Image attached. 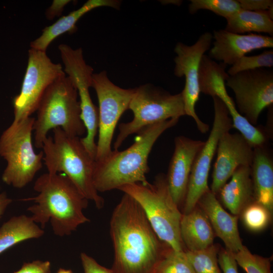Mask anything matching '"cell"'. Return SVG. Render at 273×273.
I'll return each instance as SVG.
<instances>
[{
	"label": "cell",
	"mask_w": 273,
	"mask_h": 273,
	"mask_svg": "<svg viewBox=\"0 0 273 273\" xmlns=\"http://www.w3.org/2000/svg\"><path fill=\"white\" fill-rule=\"evenodd\" d=\"M226 65L217 63L204 55L200 61L198 81L200 93L212 97L226 90L225 82L230 75L225 71Z\"/></svg>",
	"instance_id": "cell-25"
},
{
	"label": "cell",
	"mask_w": 273,
	"mask_h": 273,
	"mask_svg": "<svg viewBox=\"0 0 273 273\" xmlns=\"http://www.w3.org/2000/svg\"><path fill=\"white\" fill-rule=\"evenodd\" d=\"M80 259L84 273H114L99 264L95 259L84 252L80 254Z\"/></svg>",
	"instance_id": "cell-34"
},
{
	"label": "cell",
	"mask_w": 273,
	"mask_h": 273,
	"mask_svg": "<svg viewBox=\"0 0 273 273\" xmlns=\"http://www.w3.org/2000/svg\"><path fill=\"white\" fill-rule=\"evenodd\" d=\"M153 273H195L185 251L170 248L157 264Z\"/></svg>",
	"instance_id": "cell-27"
},
{
	"label": "cell",
	"mask_w": 273,
	"mask_h": 273,
	"mask_svg": "<svg viewBox=\"0 0 273 273\" xmlns=\"http://www.w3.org/2000/svg\"><path fill=\"white\" fill-rule=\"evenodd\" d=\"M173 118L148 126L139 131L133 144L125 150H112L104 160L95 161L93 183L98 192H105L128 184L148 182V160L155 143L167 129L177 124Z\"/></svg>",
	"instance_id": "cell-3"
},
{
	"label": "cell",
	"mask_w": 273,
	"mask_h": 273,
	"mask_svg": "<svg viewBox=\"0 0 273 273\" xmlns=\"http://www.w3.org/2000/svg\"><path fill=\"white\" fill-rule=\"evenodd\" d=\"M216 152L210 189L215 195L238 167L251 166L253 148L240 133L228 131L220 138Z\"/></svg>",
	"instance_id": "cell-15"
},
{
	"label": "cell",
	"mask_w": 273,
	"mask_h": 273,
	"mask_svg": "<svg viewBox=\"0 0 273 273\" xmlns=\"http://www.w3.org/2000/svg\"><path fill=\"white\" fill-rule=\"evenodd\" d=\"M219 250L213 244L202 250L185 252L195 273H221L217 259Z\"/></svg>",
	"instance_id": "cell-26"
},
{
	"label": "cell",
	"mask_w": 273,
	"mask_h": 273,
	"mask_svg": "<svg viewBox=\"0 0 273 273\" xmlns=\"http://www.w3.org/2000/svg\"><path fill=\"white\" fill-rule=\"evenodd\" d=\"M233 255L246 273H271L270 259L252 254L245 246Z\"/></svg>",
	"instance_id": "cell-30"
},
{
	"label": "cell",
	"mask_w": 273,
	"mask_h": 273,
	"mask_svg": "<svg viewBox=\"0 0 273 273\" xmlns=\"http://www.w3.org/2000/svg\"><path fill=\"white\" fill-rule=\"evenodd\" d=\"M197 205L204 212L215 235L223 241L226 249L235 253L243 248L238 228V216L227 212L210 188L199 199Z\"/></svg>",
	"instance_id": "cell-18"
},
{
	"label": "cell",
	"mask_w": 273,
	"mask_h": 273,
	"mask_svg": "<svg viewBox=\"0 0 273 273\" xmlns=\"http://www.w3.org/2000/svg\"><path fill=\"white\" fill-rule=\"evenodd\" d=\"M53 136H48L42 149L44 163L50 173L62 172L88 200L100 209L104 199L93 183L95 159L83 145L80 137L68 134L60 127L53 129Z\"/></svg>",
	"instance_id": "cell-4"
},
{
	"label": "cell",
	"mask_w": 273,
	"mask_h": 273,
	"mask_svg": "<svg viewBox=\"0 0 273 273\" xmlns=\"http://www.w3.org/2000/svg\"><path fill=\"white\" fill-rule=\"evenodd\" d=\"M212 36L214 40L208 56L226 65H232L253 50L273 47L272 36L254 33L237 34L225 29L214 30Z\"/></svg>",
	"instance_id": "cell-17"
},
{
	"label": "cell",
	"mask_w": 273,
	"mask_h": 273,
	"mask_svg": "<svg viewBox=\"0 0 273 273\" xmlns=\"http://www.w3.org/2000/svg\"><path fill=\"white\" fill-rule=\"evenodd\" d=\"M35 118L29 117L12 124L0 137V156L7 161L3 181L17 189L27 186L42 166L43 153L36 154L32 132Z\"/></svg>",
	"instance_id": "cell-7"
},
{
	"label": "cell",
	"mask_w": 273,
	"mask_h": 273,
	"mask_svg": "<svg viewBox=\"0 0 273 273\" xmlns=\"http://www.w3.org/2000/svg\"><path fill=\"white\" fill-rule=\"evenodd\" d=\"M225 85L235 96L237 110L251 124H257L262 111L273 104V71L264 68L230 76Z\"/></svg>",
	"instance_id": "cell-13"
},
{
	"label": "cell",
	"mask_w": 273,
	"mask_h": 273,
	"mask_svg": "<svg viewBox=\"0 0 273 273\" xmlns=\"http://www.w3.org/2000/svg\"><path fill=\"white\" fill-rule=\"evenodd\" d=\"M64 74L62 65L53 63L46 52L30 49L20 92L13 100V121L30 117L36 111L47 89Z\"/></svg>",
	"instance_id": "cell-11"
},
{
	"label": "cell",
	"mask_w": 273,
	"mask_h": 273,
	"mask_svg": "<svg viewBox=\"0 0 273 273\" xmlns=\"http://www.w3.org/2000/svg\"><path fill=\"white\" fill-rule=\"evenodd\" d=\"M70 2L69 0H54L51 6L47 10L46 17L53 20L55 17L59 16L64 10L65 6Z\"/></svg>",
	"instance_id": "cell-36"
},
{
	"label": "cell",
	"mask_w": 273,
	"mask_h": 273,
	"mask_svg": "<svg viewBox=\"0 0 273 273\" xmlns=\"http://www.w3.org/2000/svg\"><path fill=\"white\" fill-rule=\"evenodd\" d=\"M271 214L266 207L254 201L248 205L240 215L248 229L253 232H259L268 225Z\"/></svg>",
	"instance_id": "cell-29"
},
{
	"label": "cell",
	"mask_w": 273,
	"mask_h": 273,
	"mask_svg": "<svg viewBox=\"0 0 273 273\" xmlns=\"http://www.w3.org/2000/svg\"><path fill=\"white\" fill-rule=\"evenodd\" d=\"M180 234L186 251H200L213 244V229L206 215L197 205L190 212L182 214Z\"/></svg>",
	"instance_id": "cell-22"
},
{
	"label": "cell",
	"mask_w": 273,
	"mask_h": 273,
	"mask_svg": "<svg viewBox=\"0 0 273 273\" xmlns=\"http://www.w3.org/2000/svg\"><path fill=\"white\" fill-rule=\"evenodd\" d=\"M204 143L183 135L174 139V150L166 176L170 193L178 207L184 204L194 160Z\"/></svg>",
	"instance_id": "cell-16"
},
{
	"label": "cell",
	"mask_w": 273,
	"mask_h": 273,
	"mask_svg": "<svg viewBox=\"0 0 273 273\" xmlns=\"http://www.w3.org/2000/svg\"><path fill=\"white\" fill-rule=\"evenodd\" d=\"M118 190L138 202L162 241L174 250L186 251L180 234L182 214L171 196L165 175L158 174L153 183L128 184Z\"/></svg>",
	"instance_id": "cell-6"
},
{
	"label": "cell",
	"mask_w": 273,
	"mask_h": 273,
	"mask_svg": "<svg viewBox=\"0 0 273 273\" xmlns=\"http://www.w3.org/2000/svg\"><path fill=\"white\" fill-rule=\"evenodd\" d=\"M128 109L132 112L133 118L119 125L114 150H118L128 136L148 126L186 115L181 92L172 95L150 83L135 88Z\"/></svg>",
	"instance_id": "cell-8"
},
{
	"label": "cell",
	"mask_w": 273,
	"mask_h": 273,
	"mask_svg": "<svg viewBox=\"0 0 273 273\" xmlns=\"http://www.w3.org/2000/svg\"><path fill=\"white\" fill-rule=\"evenodd\" d=\"M214 120L209 136L194 160L184 202V213L192 211L201 197L208 190V178L211 162L219 140L233 128L227 107L217 97H213Z\"/></svg>",
	"instance_id": "cell-12"
},
{
	"label": "cell",
	"mask_w": 273,
	"mask_h": 273,
	"mask_svg": "<svg viewBox=\"0 0 273 273\" xmlns=\"http://www.w3.org/2000/svg\"><path fill=\"white\" fill-rule=\"evenodd\" d=\"M231 177L217 194H219L224 207L233 215L239 216L248 205L254 201L251 166L238 167Z\"/></svg>",
	"instance_id": "cell-20"
},
{
	"label": "cell",
	"mask_w": 273,
	"mask_h": 273,
	"mask_svg": "<svg viewBox=\"0 0 273 273\" xmlns=\"http://www.w3.org/2000/svg\"><path fill=\"white\" fill-rule=\"evenodd\" d=\"M189 12L194 14L200 10H206L228 19L241 9L236 0H191Z\"/></svg>",
	"instance_id": "cell-28"
},
{
	"label": "cell",
	"mask_w": 273,
	"mask_h": 273,
	"mask_svg": "<svg viewBox=\"0 0 273 273\" xmlns=\"http://www.w3.org/2000/svg\"><path fill=\"white\" fill-rule=\"evenodd\" d=\"M212 39V34L206 32L202 34L193 44L188 46L179 42L174 50L176 54L174 59V75L178 77H185V86L181 92L185 115L193 118L198 129L203 133L208 131L209 126L199 118L195 110L200 94L199 68L202 56L211 48Z\"/></svg>",
	"instance_id": "cell-14"
},
{
	"label": "cell",
	"mask_w": 273,
	"mask_h": 273,
	"mask_svg": "<svg viewBox=\"0 0 273 273\" xmlns=\"http://www.w3.org/2000/svg\"><path fill=\"white\" fill-rule=\"evenodd\" d=\"M241 9L258 11H266L273 8L272 0H238Z\"/></svg>",
	"instance_id": "cell-35"
},
{
	"label": "cell",
	"mask_w": 273,
	"mask_h": 273,
	"mask_svg": "<svg viewBox=\"0 0 273 273\" xmlns=\"http://www.w3.org/2000/svg\"><path fill=\"white\" fill-rule=\"evenodd\" d=\"M64 65V72L77 89L81 110L80 116L86 134L81 141L90 156L95 159L97 144L95 137L98 131V108L91 99L89 88L92 87L93 68L83 58L81 48L73 49L66 44L58 47Z\"/></svg>",
	"instance_id": "cell-10"
},
{
	"label": "cell",
	"mask_w": 273,
	"mask_h": 273,
	"mask_svg": "<svg viewBox=\"0 0 273 273\" xmlns=\"http://www.w3.org/2000/svg\"><path fill=\"white\" fill-rule=\"evenodd\" d=\"M56 273H72L70 269H66L63 268H60Z\"/></svg>",
	"instance_id": "cell-38"
},
{
	"label": "cell",
	"mask_w": 273,
	"mask_h": 273,
	"mask_svg": "<svg viewBox=\"0 0 273 273\" xmlns=\"http://www.w3.org/2000/svg\"><path fill=\"white\" fill-rule=\"evenodd\" d=\"M33 189L38 195L23 200L34 201L27 210L42 229L50 222L54 234L63 237L89 221L83 212L88 200L65 175L44 173L36 179Z\"/></svg>",
	"instance_id": "cell-2"
},
{
	"label": "cell",
	"mask_w": 273,
	"mask_h": 273,
	"mask_svg": "<svg viewBox=\"0 0 273 273\" xmlns=\"http://www.w3.org/2000/svg\"><path fill=\"white\" fill-rule=\"evenodd\" d=\"M78 97L76 88L66 74L49 86L39 103L33 124L36 148H42L49 131L57 127L72 136L80 137L85 133Z\"/></svg>",
	"instance_id": "cell-5"
},
{
	"label": "cell",
	"mask_w": 273,
	"mask_h": 273,
	"mask_svg": "<svg viewBox=\"0 0 273 273\" xmlns=\"http://www.w3.org/2000/svg\"><path fill=\"white\" fill-rule=\"evenodd\" d=\"M110 231L114 273H153L171 248L157 236L138 202L125 193L112 212Z\"/></svg>",
	"instance_id": "cell-1"
},
{
	"label": "cell",
	"mask_w": 273,
	"mask_h": 273,
	"mask_svg": "<svg viewBox=\"0 0 273 273\" xmlns=\"http://www.w3.org/2000/svg\"><path fill=\"white\" fill-rule=\"evenodd\" d=\"M120 1L117 0H88L80 8L59 18L54 23L46 27L41 34L30 42V49L46 52L50 43L57 37L67 32L74 31L76 24L85 14L102 7L119 9Z\"/></svg>",
	"instance_id": "cell-21"
},
{
	"label": "cell",
	"mask_w": 273,
	"mask_h": 273,
	"mask_svg": "<svg viewBox=\"0 0 273 273\" xmlns=\"http://www.w3.org/2000/svg\"><path fill=\"white\" fill-rule=\"evenodd\" d=\"M254 201L273 211V159L267 144L253 148L251 165Z\"/></svg>",
	"instance_id": "cell-19"
},
{
	"label": "cell",
	"mask_w": 273,
	"mask_h": 273,
	"mask_svg": "<svg viewBox=\"0 0 273 273\" xmlns=\"http://www.w3.org/2000/svg\"><path fill=\"white\" fill-rule=\"evenodd\" d=\"M226 20L225 30L235 33H265L272 36L273 8L266 11L241 9Z\"/></svg>",
	"instance_id": "cell-24"
},
{
	"label": "cell",
	"mask_w": 273,
	"mask_h": 273,
	"mask_svg": "<svg viewBox=\"0 0 273 273\" xmlns=\"http://www.w3.org/2000/svg\"><path fill=\"white\" fill-rule=\"evenodd\" d=\"M14 273H52L51 263L49 261L39 260L25 262Z\"/></svg>",
	"instance_id": "cell-33"
},
{
	"label": "cell",
	"mask_w": 273,
	"mask_h": 273,
	"mask_svg": "<svg viewBox=\"0 0 273 273\" xmlns=\"http://www.w3.org/2000/svg\"><path fill=\"white\" fill-rule=\"evenodd\" d=\"M12 202V200L8 196L6 192L0 193V218Z\"/></svg>",
	"instance_id": "cell-37"
},
{
	"label": "cell",
	"mask_w": 273,
	"mask_h": 273,
	"mask_svg": "<svg viewBox=\"0 0 273 273\" xmlns=\"http://www.w3.org/2000/svg\"><path fill=\"white\" fill-rule=\"evenodd\" d=\"M92 87L99 102V137L95 161H101L112 152L114 130L122 114L127 109L134 88L125 89L114 84L106 71L94 73Z\"/></svg>",
	"instance_id": "cell-9"
},
{
	"label": "cell",
	"mask_w": 273,
	"mask_h": 273,
	"mask_svg": "<svg viewBox=\"0 0 273 273\" xmlns=\"http://www.w3.org/2000/svg\"><path fill=\"white\" fill-rule=\"evenodd\" d=\"M44 233L31 216L24 214L13 216L0 228V254L24 241L39 238Z\"/></svg>",
	"instance_id": "cell-23"
},
{
	"label": "cell",
	"mask_w": 273,
	"mask_h": 273,
	"mask_svg": "<svg viewBox=\"0 0 273 273\" xmlns=\"http://www.w3.org/2000/svg\"><path fill=\"white\" fill-rule=\"evenodd\" d=\"M273 66V51H266L257 55L244 56L237 60L228 69L230 76L244 71Z\"/></svg>",
	"instance_id": "cell-31"
},
{
	"label": "cell",
	"mask_w": 273,
	"mask_h": 273,
	"mask_svg": "<svg viewBox=\"0 0 273 273\" xmlns=\"http://www.w3.org/2000/svg\"><path fill=\"white\" fill-rule=\"evenodd\" d=\"M217 259L218 264L223 273H239L238 264L232 252L221 248L218 253Z\"/></svg>",
	"instance_id": "cell-32"
}]
</instances>
